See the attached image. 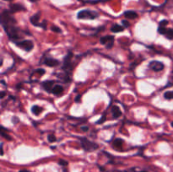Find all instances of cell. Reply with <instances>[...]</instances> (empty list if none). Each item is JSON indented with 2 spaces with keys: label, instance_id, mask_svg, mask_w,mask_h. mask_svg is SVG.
<instances>
[{
  "label": "cell",
  "instance_id": "cell-35",
  "mask_svg": "<svg viewBox=\"0 0 173 172\" xmlns=\"http://www.w3.org/2000/svg\"><path fill=\"white\" fill-rule=\"evenodd\" d=\"M172 127H173V122H172Z\"/></svg>",
  "mask_w": 173,
  "mask_h": 172
},
{
  "label": "cell",
  "instance_id": "cell-2",
  "mask_svg": "<svg viewBox=\"0 0 173 172\" xmlns=\"http://www.w3.org/2000/svg\"><path fill=\"white\" fill-rule=\"evenodd\" d=\"M80 142H81V147L84 151L91 152V151H94L98 148V144L88 140L86 137H81Z\"/></svg>",
  "mask_w": 173,
  "mask_h": 172
},
{
  "label": "cell",
  "instance_id": "cell-8",
  "mask_svg": "<svg viewBox=\"0 0 173 172\" xmlns=\"http://www.w3.org/2000/svg\"><path fill=\"white\" fill-rule=\"evenodd\" d=\"M44 64L45 65L48 66L50 68H54V67H57V66L59 65V61L57 59H54V58H48L44 60Z\"/></svg>",
  "mask_w": 173,
  "mask_h": 172
},
{
  "label": "cell",
  "instance_id": "cell-1",
  "mask_svg": "<svg viewBox=\"0 0 173 172\" xmlns=\"http://www.w3.org/2000/svg\"><path fill=\"white\" fill-rule=\"evenodd\" d=\"M77 17L79 19H95L99 17V14L90 9H83L78 13Z\"/></svg>",
  "mask_w": 173,
  "mask_h": 172
},
{
  "label": "cell",
  "instance_id": "cell-22",
  "mask_svg": "<svg viewBox=\"0 0 173 172\" xmlns=\"http://www.w3.org/2000/svg\"><path fill=\"white\" fill-rule=\"evenodd\" d=\"M51 30L54 31V32H56V33H61L62 32V30L60 29L59 27H58V26H56V25H53L52 27H51Z\"/></svg>",
  "mask_w": 173,
  "mask_h": 172
},
{
  "label": "cell",
  "instance_id": "cell-18",
  "mask_svg": "<svg viewBox=\"0 0 173 172\" xmlns=\"http://www.w3.org/2000/svg\"><path fill=\"white\" fill-rule=\"evenodd\" d=\"M123 143V139L122 138H117L114 141V147H122V144Z\"/></svg>",
  "mask_w": 173,
  "mask_h": 172
},
{
  "label": "cell",
  "instance_id": "cell-30",
  "mask_svg": "<svg viewBox=\"0 0 173 172\" xmlns=\"http://www.w3.org/2000/svg\"><path fill=\"white\" fill-rule=\"evenodd\" d=\"M1 155H4V148H3V142L1 143Z\"/></svg>",
  "mask_w": 173,
  "mask_h": 172
},
{
  "label": "cell",
  "instance_id": "cell-24",
  "mask_svg": "<svg viewBox=\"0 0 173 172\" xmlns=\"http://www.w3.org/2000/svg\"><path fill=\"white\" fill-rule=\"evenodd\" d=\"M34 73H39L40 75H43V74H45V69H43V68H38V69H36L34 71Z\"/></svg>",
  "mask_w": 173,
  "mask_h": 172
},
{
  "label": "cell",
  "instance_id": "cell-23",
  "mask_svg": "<svg viewBox=\"0 0 173 172\" xmlns=\"http://www.w3.org/2000/svg\"><path fill=\"white\" fill-rule=\"evenodd\" d=\"M58 165L61 166H67L68 165V162L67 160H58Z\"/></svg>",
  "mask_w": 173,
  "mask_h": 172
},
{
  "label": "cell",
  "instance_id": "cell-21",
  "mask_svg": "<svg viewBox=\"0 0 173 172\" xmlns=\"http://www.w3.org/2000/svg\"><path fill=\"white\" fill-rule=\"evenodd\" d=\"M167 29L166 27H160L159 26V28H158V32L161 34V35H166V33H167Z\"/></svg>",
  "mask_w": 173,
  "mask_h": 172
},
{
  "label": "cell",
  "instance_id": "cell-19",
  "mask_svg": "<svg viewBox=\"0 0 173 172\" xmlns=\"http://www.w3.org/2000/svg\"><path fill=\"white\" fill-rule=\"evenodd\" d=\"M1 129H2V128H1ZM0 133H1V135H2V137H3L6 138V139H8L9 141H11V140H12V137L9 136V135H8L7 133H5V132H4V130H3V129H2V131H1V132H0Z\"/></svg>",
  "mask_w": 173,
  "mask_h": 172
},
{
  "label": "cell",
  "instance_id": "cell-33",
  "mask_svg": "<svg viewBox=\"0 0 173 172\" xmlns=\"http://www.w3.org/2000/svg\"><path fill=\"white\" fill-rule=\"evenodd\" d=\"M30 2H32V3H36V2H38L39 0H30Z\"/></svg>",
  "mask_w": 173,
  "mask_h": 172
},
{
  "label": "cell",
  "instance_id": "cell-6",
  "mask_svg": "<svg viewBox=\"0 0 173 172\" xmlns=\"http://www.w3.org/2000/svg\"><path fill=\"white\" fill-rule=\"evenodd\" d=\"M71 57H72V53H69L68 54L65 58H64V60H63V70H65L66 72L69 71V70H71L72 68H73V67H72V64H71Z\"/></svg>",
  "mask_w": 173,
  "mask_h": 172
},
{
  "label": "cell",
  "instance_id": "cell-27",
  "mask_svg": "<svg viewBox=\"0 0 173 172\" xmlns=\"http://www.w3.org/2000/svg\"><path fill=\"white\" fill-rule=\"evenodd\" d=\"M105 121H106V116L104 115V116L102 117V118L100 119V120H99V121H98V122H96V124H101V123H103V122H104Z\"/></svg>",
  "mask_w": 173,
  "mask_h": 172
},
{
  "label": "cell",
  "instance_id": "cell-3",
  "mask_svg": "<svg viewBox=\"0 0 173 172\" xmlns=\"http://www.w3.org/2000/svg\"><path fill=\"white\" fill-rule=\"evenodd\" d=\"M14 43H15V45L18 47L23 49L25 52H30L33 49V47H34L33 42L30 41V40H23V41L16 42H14Z\"/></svg>",
  "mask_w": 173,
  "mask_h": 172
},
{
  "label": "cell",
  "instance_id": "cell-29",
  "mask_svg": "<svg viewBox=\"0 0 173 172\" xmlns=\"http://www.w3.org/2000/svg\"><path fill=\"white\" fill-rule=\"evenodd\" d=\"M81 130L83 132H87L89 130V127H86V126H84V127H81Z\"/></svg>",
  "mask_w": 173,
  "mask_h": 172
},
{
  "label": "cell",
  "instance_id": "cell-4",
  "mask_svg": "<svg viewBox=\"0 0 173 172\" xmlns=\"http://www.w3.org/2000/svg\"><path fill=\"white\" fill-rule=\"evenodd\" d=\"M101 43L103 45H106V47L108 49L112 48L114 45V36H106L101 38Z\"/></svg>",
  "mask_w": 173,
  "mask_h": 172
},
{
  "label": "cell",
  "instance_id": "cell-34",
  "mask_svg": "<svg viewBox=\"0 0 173 172\" xmlns=\"http://www.w3.org/2000/svg\"><path fill=\"white\" fill-rule=\"evenodd\" d=\"M4 1H9V2H11V1H13V0H4Z\"/></svg>",
  "mask_w": 173,
  "mask_h": 172
},
{
  "label": "cell",
  "instance_id": "cell-13",
  "mask_svg": "<svg viewBox=\"0 0 173 172\" xmlns=\"http://www.w3.org/2000/svg\"><path fill=\"white\" fill-rule=\"evenodd\" d=\"M112 117L114 118L117 119L120 117L122 116V112L120 110V108L117 106H113L112 108Z\"/></svg>",
  "mask_w": 173,
  "mask_h": 172
},
{
  "label": "cell",
  "instance_id": "cell-26",
  "mask_svg": "<svg viewBox=\"0 0 173 172\" xmlns=\"http://www.w3.org/2000/svg\"><path fill=\"white\" fill-rule=\"evenodd\" d=\"M122 24L123 25L126 27V28H128V27H129L130 26V24H129V22L128 21V20H126V19H123V20H122Z\"/></svg>",
  "mask_w": 173,
  "mask_h": 172
},
{
  "label": "cell",
  "instance_id": "cell-17",
  "mask_svg": "<svg viewBox=\"0 0 173 172\" xmlns=\"http://www.w3.org/2000/svg\"><path fill=\"white\" fill-rule=\"evenodd\" d=\"M164 98L167 100H172L173 99V91H167L164 94Z\"/></svg>",
  "mask_w": 173,
  "mask_h": 172
},
{
  "label": "cell",
  "instance_id": "cell-9",
  "mask_svg": "<svg viewBox=\"0 0 173 172\" xmlns=\"http://www.w3.org/2000/svg\"><path fill=\"white\" fill-rule=\"evenodd\" d=\"M41 18V12H37L34 15H32L30 19V21L31 24L35 26H40L41 27V23H39V19Z\"/></svg>",
  "mask_w": 173,
  "mask_h": 172
},
{
  "label": "cell",
  "instance_id": "cell-5",
  "mask_svg": "<svg viewBox=\"0 0 173 172\" xmlns=\"http://www.w3.org/2000/svg\"><path fill=\"white\" fill-rule=\"evenodd\" d=\"M149 67L155 72L161 71L164 69V64L159 61H151L149 63Z\"/></svg>",
  "mask_w": 173,
  "mask_h": 172
},
{
  "label": "cell",
  "instance_id": "cell-32",
  "mask_svg": "<svg viewBox=\"0 0 173 172\" xmlns=\"http://www.w3.org/2000/svg\"><path fill=\"white\" fill-rule=\"evenodd\" d=\"M19 172H30V171H28V170H21V171H19Z\"/></svg>",
  "mask_w": 173,
  "mask_h": 172
},
{
  "label": "cell",
  "instance_id": "cell-28",
  "mask_svg": "<svg viewBox=\"0 0 173 172\" xmlns=\"http://www.w3.org/2000/svg\"><path fill=\"white\" fill-rule=\"evenodd\" d=\"M80 98H81V95H78L75 98H74V101L76 102V103H79V101H80Z\"/></svg>",
  "mask_w": 173,
  "mask_h": 172
},
{
  "label": "cell",
  "instance_id": "cell-25",
  "mask_svg": "<svg viewBox=\"0 0 173 172\" xmlns=\"http://www.w3.org/2000/svg\"><path fill=\"white\" fill-rule=\"evenodd\" d=\"M167 24H168V21H167V19H164V20H162V21L160 22L159 26H160V27H166Z\"/></svg>",
  "mask_w": 173,
  "mask_h": 172
},
{
  "label": "cell",
  "instance_id": "cell-11",
  "mask_svg": "<svg viewBox=\"0 0 173 172\" xmlns=\"http://www.w3.org/2000/svg\"><path fill=\"white\" fill-rule=\"evenodd\" d=\"M63 87L62 86V85H60V84H58V85H56V86H54L53 89H52V93L55 95H60L63 94Z\"/></svg>",
  "mask_w": 173,
  "mask_h": 172
},
{
  "label": "cell",
  "instance_id": "cell-16",
  "mask_svg": "<svg viewBox=\"0 0 173 172\" xmlns=\"http://www.w3.org/2000/svg\"><path fill=\"white\" fill-rule=\"evenodd\" d=\"M166 37L169 40H173V29L172 28H169L167 29V33H166Z\"/></svg>",
  "mask_w": 173,
  "mask_h": 172
},
{
  "label": "cell",
  "instance_id": "cell-10",
  "mask_svg": "<svg viewBox=\"0 0 173 172\" xmlns=\"http://www.w3.org/2000/svg\"><path fill=\"white\" fill-rule=\"evenodd\" d=\"M54 84V81L53 80H48V81H45L42 83V87L43 89L47 91H52V89L53 88Z\"/></svg>",
  "mask_w": 173,
  "mask_h": 172
},
{
  "label": "cell",
  "instance_id": "cell-7",
  "mask_svg": "<svg viewBox=\"0 0 173 172\" xmlns=\"http://www.w3.org/2000/svg\"><path fill=\"white\" fill-rule=\"evenodd\" d=\"M9 10L12 14H14V13L19 12V11H25V8L19 4H12L9 5Z\"/></svg>",
  "mask_w": 173,
  "mask_h": 172
},
{
  "label": "cell",
  "instance_id": "cell-20",
  "mask_svg": "<svg viewBox=\"0 0 173 172\" xmlns=\"http://www.w3.org/2000/svg\"><path fill=\"white\" fill-rule=\"evenodd\" d=\"M48 139L50 142H54L57 141V137L53 134H49L48 136Z\"/></svg>",
  "mask_w": 173,
  "mask_h": 172
},
{
  "label": "cell",
  "instance_id": "cell-15",
  "mask_svg": "<svg viewBox=\"0 0 173 172\" xmlns=\"http://www.w3.org/2000/svg\"><path fill=\"white\" fill-rule=\"evenodd\" d=\"M42 107H38V106H33V107H31V112L33 113L35 116H39L40 115V113L42 112Z\"/></svg>",
  "mask_w": 173,
  "mask_h": 172
},
{
  "label": "cell",
  "instance_id": "cell-31",
  "mask_svg": "<svg viewBox=\"0 0 173 172\" xmlns=\"http://www.w3.org/2000/svg\"><path fill=\"white\" fill-rule=\"evenodd\" d=\"M4 95H5V92H4V91H2V92H1V97H0V98L3 99V98L4 97Z\"/></svg>",
  "mask_w": 173,
  "mask_h": 172
},
{
  "label": "cell",
  "instance_id": "cell-12",
  "mask_svg": "<svg viewBox=\"0 0 173 172\" xmlns=\"http://www.w3.org/2000/svg\"><path fill=\"white\" fill-rule=\"evenodd\" d=\"M124 17L127 19H134L138 18V14L135 11H133V10H128L123 14Z\"/></svg>",
  "mask_w": 173,
  "mask_h": 172
},
{
  "label": "cell",
  "instance_id": "cell-14",
  "mask_svg": "<svg viewBox=\"0 0 173 172\" xmlns=\"http://www.w3.org/2000/svg\"><path fill=\"white\" fill-rule=\"evenodd\" d=\"M111 30L112 32H115V33H118V32H121V31H123L124 30V27L122 26V25H119V24H115L112 26Z\"/></svg>",
  "mask_w": 173,
  "mask_h": 172
}]
</instances>
